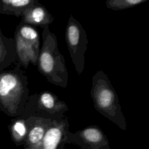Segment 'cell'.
Instances as JSON below:
<instances>
[{
	"mask_svg": "<svg viewBox=\"0 0 149 149\" xmlns=\"http://www.w3.org/2000/svg\"><path fill=\"white\" fill-rule=\"evenodd\" d=\"M37 66L50 83L62 88L67 87L68 73L65 60L58 49L56 36L49 27L42 28V45Z\"/></svg>",
	"mask_w": 149,
	"mask_h": 149,
	"instance_id": "6da1fadb",
	"label": "cell"
},
{
	"mask_svg": "<svg viewBox=\"0 0 149 149\" xmlns=\"http://www.w3.org/2000/svg\"><path fill=\"white\" fill-rule=\"evenodd\" d=\"M94 108L105 118L126 129V119L122 113L118 94L108 76L98 70L92 77L90 92Z\"/></svg>",
	"mask_w": 149,
	"mask_h": 149,
	"instance_id": "7a4b0ae2",
	"label": "cell"
},
{
	"mask_svg": "<svg viewBox=\"0 0 149 149\" xmlns=\"http://www.w3.org/2000/svg\"><path fill=\"white\" fill-rule=\"evenodd\" d=\"M27 78L22 73L0 74V100L10 113H22L29 98Z\"/></svg>",
	"mask_w": 149,
	"mask_h": 149,
	"instance_id": "3957f363",
	"label": "cell"
},
{
	"mask_svg": "<svg viewBox=\"0 0 149 149\" xmlns=\"http://www.w3.org/2000/svg\"><path fill=\"white\" fill-rule=\"evenodd\" d=\"M69 110L65 102L49 91L36 93L29 97L24 111L29 117L61 120Z\"/></svg>",
	"mask_w": 149,
	"mask_h": 149,
	"instance_id": "277c9868",
	"label": "cell"
},
{
	"mask_svg": "<svg viewBox=\"0 0 149 149\" xmlns=\"http://www.w3.org/2000/svg\"><path fill=\"white\" fill-rule=\"evenodd\" d=\"M65 39L75 70L80 75L84 69L85 53L88 41L84 28L72 15H70L68 19Z\"/></svg>",
	"mask_w": 149,
	"mask_h": 149,
	"instance_id": "5b68a950",
	"label": "cell"
},
{
	"mask_svg": "<svg viewBox=\"0 0 149 149\" xmlns=\"http://www.w3.org/2000/svg\"><path fill=\"white\" fill-rule=\"evenodd\" d=\"M15 39L20 62L25 67L29 63L36 66L40 49L38 31L34 27L24 23L18 28Z\"/></svg>",
	"mask_w": 149,
	"mask_h": 149,
	"instance_id": "8992f818",
	"label": "cell"
},
{
	"mask_svg": "<svg viewBox=\"0 0 149 149\" xmlns=\"http://www.w3.org/2000/svg\"><path fill=\"white\" fill-rule=\"evenodd\" d=\"M68 118L52 120L42 140L31 149H56L68 127Z\"/></svg>",
	"mask_w": 149,
	"mask_h": 149,
	"instance_id": "52a82bcc",
	"label": "cell"
},
{
	"mask_svg": "<svg viewBox=\"0 0 149 149\" xmlns=\"http://www.w3.org/2000/svg\"><path fill=\"white\" fill-rule=\"evenodd\" d=\"M22 16L24 23L41 28L49 27L54 20L52 14L38 1L32 6L27 9Z\"/></svg>",
	"mask_w": 149,
	"mask_h": 149,
	"instance_id": "ba28073f",
	"label": "cell"
},
{
	"mask_svg": "<svg viewBox=\"0 0 149 149\" xmlns=\"http://www.w3.org/2000/svg\"><path fill=\"white\" fill-rule=\"evenodd\" d=\"M52 121L40 118H27L28 132L26 138V149H31L39 144Z\"/></svg>",
	"mask_w": 149,
	"mask_h": 149,
	"instance_id": "9c48e42d",
	"label": "cell"
},
{
	"mask_svg": "<svg viewBox=\"0 0 149 149\" xmlns=\"http://www.w3.org/2000/svg\"><path fill=\"white\" fill-rule=\"evenodd\" d=\"M80 137L86 143L91 145L102 144L105 141V136L102 130L96 126H91L78 132Z\"/></svg>",
	"mask_w": 149,
	"mask_h": 149,
	"instance_id": "30bf717a",
	"label": "cell"
},
{
	"mask_svg": "<svg viewBox=\"0 0 149 149\" xmlns=\"http://www.w3.org/2000/svg\"><path fill=\"white\" fill-rule=\"evenodd\" d=\"M28 132L27 119L16 120L11 127V134L15 143L22 142L26 138Z\"/></svg>",
	"mask_w": 149,
	"mask_h": 149,
	"instance_id": "8fae6325",
	"label": "cell"
},
{
	"mask_svg": "<svg viewBox=\"0 0 149 149\" xmlns=\"http://www.w3.org/2000/svg\"><path fill=\"white\" fill-rule=\"evenodd\" d=\"M37 0H2V2L8 6L16 15H22L24 12L32 6Z\"/></svg>",
	"mask_w": 149,
	"mask_h": 149,
	"instance_id": "7c38bea8",
	"label": "cell"
},
{
	"mask_svg": "<svg viewBox=\"0 0 149 149\" xmlns=\"http://www.w3.org/2000/svg\"><path fill=\"white\" fill-rule=\"evenodd\" d=\"M147 0H108L106 6L113 10H119L129 9L139 4L143 3Z\"/></svg>",
	"mask_w": 149,
	"mask_h": 149,
	"instance_id": "4fadbf2b",
	"label": "cell"
},
{
	"mask_svg": "<svg viewBox=\"0 0 149 149\" xmlns=\"http://www.w3.org/2000/svg\"><path fill=\"white\" fill-rule=\"evenodd\" d=\"M1 45H0V54H1Z\"/></svg>",
	"mask_w": 149,
	"mask_h": 149,
	"instance_id": "5bb4252c",
	"label": "cell"
}]
</instances>
